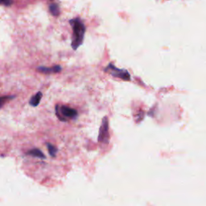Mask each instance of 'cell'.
I'll return each mask as SVG.
<instances>
[{
    "label": "cell",
    "mask_w": 206,
    "mask_h": 206,
    "mask_svg": "<svg viewBox=\"0 0 206 206\" xmlns=\"http://www.w3.org/2000/svg\"><path fill=\"white\" fill-rule=\"evenodd\" d=\"M73 27V40H72V48L73 50H77L82 45L84 41V36L85 33V27L84 23L79 19H72L70 21Z\"/></svg>",
    "instance_id": "6da1fadb"
},
{
    "label": "cell",
    "mask_w": 206,
    "mask_h": 206,
    "mask_svg": "<svg viewBox=\"0 0 206 206\" xmlns=\"http://www.w3.org/2000/svg\"><path fill=\"white\" fill-rule=\"evenodd\" d=\"M56 115L61 122H68L69 119H75L78 116V113L75 109H72L66 106H56Z\"/></svg>",
    "instance_id": "7a4b0ae2"
},
{
    "label": "cell",
    "mask_w": 206,
    "mask_h": 206,
    "mask_svg": "<svg viewBox=\"0 0 206 206\" xmlns=\"http://www.w3.org/2000/svg\"><path fill=\"white\" fill-rule=\"evenodd\" d=\"M98 141L101 143L108 144L110 141V133H109V119L107 116L102 118V124L99 128L98 138Z\"/></svg>",
    "instance_id": "3957f363"
},
{
    "label": "cell",
    "mask_w": 206,
    "mask_h": 206,
    "mask_svg": "<svg viewBox=\"0 0 206 206\" xmlns=\"http://www.w3.org/2000/svg\"><path fill=\"white\" fill-rule=\"evenodd\" d=\"M105 72L109 73L110 74H111L113 77H118V78H121V79L124 80V81H129V80L131 79L129 73H128L127 70L119 69H117V67H115V66L111 63L105 69Z\"/></svg>",
    "instance_id": "277c9868"
},
{
    "label": "cell",
    "mask_w": 206,
    "mask_h": 206,
    "mask_svg": "<svg viewBox=\"0 0 206 206\" xmlns=\"http://www.w3.org/2000/svg\"><path fill=\"white\" fill-rule=\"evenodd\" d=\"M62 70V68L60 65H55L52 66L51 68L48 67H44V66H41V67L37 68V71L40 73H45V74H51V73H60Z\"/></svg>",
    "instance_id": "5b68a950"
},
{
    "label": "cell",
    "mask_w": 206,
    "mask_h": 206,
    "mask_svg": "<svg viewBox=\"0 0 206 206\" xmlns=\"http://www.w3.org/2000/svg\"><path fill=\"white\" fill-rule=\"evenodd\" d=\"M42 93L41 92H38L36 93L35 95H33L32 97L31 98V99L29 100V105L33 107H36V106H38L40 104V102H41V98H42Z\"/></svg>",
    "instance_id": "8992f818"
},
{
    "label": "cell",
    "mask_w": 206,
    "mask_h": 206,
    "mask_svg": "<svg viewBox=\"0 0 206 206\" xmlns=\"http://www.w3.org/2000/svg\"><path fill=\"white\" fill-rule=\"evenodd\" d=\"M27 155H28V156H33V157H36V158L46 159V156H45V154H44V153L38 148L31 149V150H30L29 151H27Z\"/></svg>",
    "instance_id": "52a82bcc"
},
{
    "label": "cell",
    "mask_w": 206,
    "mask_h": 206,
    "mask_svg": "<svg viewBox=\"0 0 206 206\" xmlns=\"http://www.w3.org/2000/svg\"><path fill=\"white\" fill-rule=\"evenodd\" d=\"M49 10H50V12L52 13V16H59L60 14V8L58 7L57 4L56 3H52L49 6Z\"/></svg>",
    "instance_id": "ba28073f"
},
{
    "label": "cell",
    "mask_w": 206,
    "mask_h": 206,
    "mask_svg": "<svg viewBox=\"0 0 206 206\" xmlns=\"http://www.w3.org/2000/svg\"><path fill=\"white\" fill-rule=\"evenodd\" d=\"M46 146L48 147V152L50 154V156L52 157H55L56 156V153L58 151V149L56 148V146H54V145L51 144V143H46Z\"/></svg>",
    "instance_id": "9c48e42d"
},
{
    "label": "cell",
    "mask_w": 206,
    "mask_h": 206,
    "mask_svg": "<svg viewBox=\"0 0 206 206\" xmlns=\"http://www.w3.org/2000/svg\"><path fill=\"white\" fill-rule=\"evenodd\" d=\"M16 98L15 95H12V96H3V97H0V109L3 106V105L6 103L7 101L12 100Z\"/></svg>",
    "instance_id": "30bf717a"
}]
</instances>
